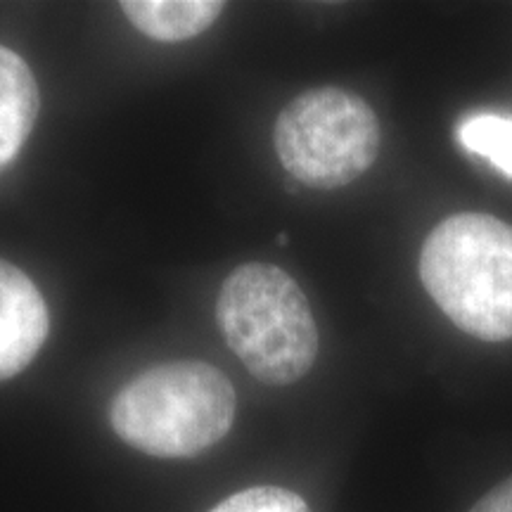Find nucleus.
Wrapping results in <instances>:
<instances>
[{"mask_svg":"<svg viewBox=\"0 0 512 512\" xmlns=\"http://www.w3.org/2000/svg\"><path fill=\"white\" fill-rule=\"evenodd\" d=\"M209 512H311L302 496L283 486H252L221 501Z\"/></svg>","mask_w":512,"mask_h":512,"instance_id":"9","label":"nucleus"},{"mask_svg":"<svg viewBox=\"0 0 512 512\" xmlns=\"http://www.w3.org/2000/svg\"><path fill=\"white\" fill-rule=\"evenodd\" d=\"M121 10L140 34L159 43H181L200 36L223 15L219 0H126Z\"/></svg>","mask_w":512,"mask_h":512,"instance_id":"7","label":"nucleus"},{"mask_svg":"<svg viewBox=\"0 0 512 512\" xmlns=\"http://www.w3.org/2000/svg\"><path fill=\"white\" fill-rule=\"evenodd\" d=\"M41 93L29 64L0 46V169L19 155L34 131Z\"/></svg>","mask_w":512,"mask_h":512,"instance_id":"6","label":"nucleus"},{"mask_svg":"<svg viewBox=\"0 0 512 512\" xmlns=\"http://www.w3.org/2000/svg\"><path fill=\"white\" fill-rule=\"evenodd\" d=\"M380 119L361 95L318 86L278 114L273 147L278 162L306 188L337 190L361 178L380 155Z\"/></svg>","mask_w":512,"mask_h":512,"instance_id":"4","label":"nucleus"},{"mask_svg":"<svg viewBox=\"0 0 512 512\" xmlns=\"http://www.w3.org/2000/svg\"><path fill=\"white\" fill-rule=\"evenodd\" d=\"M50 313L22 268L0 259V380L22 373L46 344Z\"/></svg>","mask_w":512,"mask_h":512,"instance_id":"5","label":"nucleus"},{"mask_svg":"<svg viewBox=\"0 0 512 512\" xmlns=\"http://www.w3.org/2000/svg\"><path fill=\"white\" fill-rule=\"evenodd\" d=\"M418 271L453 325L482 342L512 339V223L475 211L448 216L422 242Z\"/></svg>","mask_w":512,"mask_h":512,"instance_id":"2","label":"nucleus"},{"mask_svg":"<svg viewBox=\"0 0 512 512\" xmlns=\"http://www.w3.org/2000/svg\"><path fill=\"white\" fill-rule=\"evenodd\" d=\"M467 512H512V477L486 491Z\"/></svg>","mask_w":512,"mask_h":512,"instance_id":"10","label":"nucleus"},{"mask_svg":"<svg viewBox=\"0 0 512 512\" xmlns=\"http://www.w3.org/2000/svg\"><path fill=\"white\" fill-rule=\"evenodd\" d=\"M216 323L249 375L264 384L299 382L318 358L309 299L290 273L273 264L249 261L223 280Z\"/></svg>","mask_w":512,"mask_h":512,"instance_id":"3","label":"nucleus"},{"mask_svg":"<svg viewBox=\"0 0 512 512\" xmlns=\"http://www.w3.org/2000/svg\"><path fill=\"white\" fill-rule=\"evenodd\" d=\"M238 396L226 373L204 361L159 363L128 380L112 399L121 441L155 458H195L233 427Z\"/></svg>","mask_w":512,"mask_h":512,"instance_id":"1","label":"nucleus"},{"mask_svg":"<svg viewBox=\"0 0 512 512\" xmlns=\"http://www.w3.org/2000/svg\"><path fill=\"white\" fill-rule=\"evenodd\" d=\"M458 138L467 150L491 159V164L512 178V119L479 114L458 128Z\"/></svg>","mask_w":512,"mask_h":512,"instance_id":"8","label":"nucleus"}]
</instances>
